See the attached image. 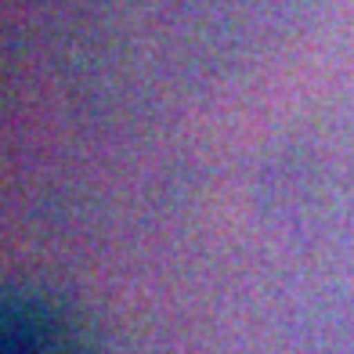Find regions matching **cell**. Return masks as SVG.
<instances>
[{
    "mask_svg": "<svg viewBox=\"0 0 354 354\" xmlns=\"http://www.w3.org/2000/svg\"><path fill=\"white\" fill-rule=\"evenodd\" d=\"M0 354H98V344L51 297L11 293L0 311Z\"/></svg>",
    "mask_w": 354,
    "mask_h": 354,
    "instance_id": "6da1fadb",
    "label": "cell"
}]
</instances>
